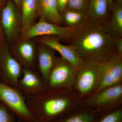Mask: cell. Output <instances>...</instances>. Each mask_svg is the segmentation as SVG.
Segmentation results:
<instances>
[{
    "label": "cell",
    "mask_w": 122,
    "mask_h": 122,
    "mask_svg": "<svg viewBox=\"0 0 122 122\" xmlns=\"http://www.w3.org/2000/svg\"><path fill=\"white\" fill-rule=\"evenodd\" d=\"M88 0H69L66 9L85 12Z\"/></svg>",
    "instance_id": "cell-23"
},
{
    "label": "cell",
    "mask_w": 122,
    "mask_h": 122,
    "mask_svg": "<svg viewBox=\"0 0 122 122\" xmlns=\"http://www.w3.org/2000/svg\"><path fill=\"white\" fill-rule=\"evenodd\" d=\"M62 89L48 88L25 96L27 107L36 122H53L68 114L69 100L60 92Z\"/></svg>",
    "instance_id": "cell-2"
},
{
    "label": "cell",
    "mask_w": 122,
    "mask_h": 122,
    "mask_svg": "<svg viewBox=\"0 0 122 122\" xmlns=\"http://www.w3.org/2000/svg\"><path fill=\"white\" fill-rule=\"evenodd\" d=\"M38 13L47 22L59 25L63 24L57 0H38Z\"/></svg>",
    "instance_id": "cell-15"
},
{
    "label": "cell",
    "mask_w": 122,
    "mask_h": 122,
    "mask_svg": "<svg viewBox=\"0 0 122 122\" xmlns=\"http://www.w3.org/2000/svg\"><path fill=\"white\" fill-rule=\"evenodd\" d=\"M109 3V7H110V10L111 12L112 13L113 11V7L114 1L113 0H107Z\"/></svg>",
    "instance_id": "cell-28"
},
{
    "label": "cell",
    "mask_w": 122,
    "mask_h": 122,
    "mask_svg": "<svg viewBox=\"0 0 122 122\" xmlns=\"http://www.w3.org/2000/svg\"><path fill=\"white\" fill-rule=\"evenodd\" d=\"M72 28L52 24L41 18L39 22L22 33L21 39L24 41L38 36H53L63 40Z\"/></svg>",
    "instance_id": "cell-9"
},
{
    "label": "cell",
    "mask_w": 122,
    "mask_h": 122,
    "mask_svg": "<svg viewBox=\"0 0 122 122\" xmlns=\"http://www.w3.org/2000/svg\"><path fill=\"white\" fill-rule=\"evenodd\" d=\"M1 75V71L0 67V76Z\"/></svg>",
    "instance_id": "cell-32"
},
{
    "label": "cell",
    "mask_w": 122,
    "mask_h": 122,
    "mask_svg": "<svg viewBox=\"0 0 122 122\" xmlns=\"http://www.w3.org/2000/svg\"><path fill=\"white\" fill-rule=\"evenodd\" d=\"M110 19L86 17L72 27L63 39L73 47L82 60L99 59L118 53L116 41L120 37L110 24Z\"/></svg>",
    "instance_id": "cell-1"
},
{
    "label": "cell",
    "mask_w": 122,
    "mask_h": 122,
    "mask_svg": "<svg viewBox=\"0 0 122 122\" xmlns=\"http://www.w3.org/2000/svg\"><path fill=\"white\" fill-rule=\"evenodd\" d=\"M0 102L23 122H36L26 105L25 98L17 88L0 81Z\"/></svg>",
    "instance_id": "cell-4"
},
{
    "label": "cell",
    "mask_w": 122,
    "mask_h": 122,
    "mask_svg": "<svg viewBox=\"0 0 122 122\" xmlns=\"http://www.w3.org/2000/svg\"><path fill=\"white\" fill-rule=\"evenodd\" d=\"M21 8V28L22 33L33 25L38 11V0H22Z\"/></svg>",
    "instance_id": "cell-16"
},
{
    "label": "cell",
    "mask_w": 122,
    "mask_h": 122,
    "mask_svg": "<svg viewBox=\"0 0 122 122\" xmlns=\"http://www.w3.org/2000/svg\"><path fill=\"white\" fill-rule=\"evenodd\" d=\"M112 13L111 26L119 36H122V4L116 1L114 2Z\"/></svg>",
    "instance_id": "cell-20"
},
{
    "label": "cell",
    "mask_w": 122,
    "mask_h": 122,
    "mask_svg": "<svg viewBox=\"0 0 122 122\" xmlns=\"http://www.w3.org/2000/svg\"><path fill=\"white\" fill-rule=\"evenodd\" d=\"M4 36H5L4 34L2 29L0 19V47L5 44L4 41Z\"/></svg>",
    "instance_id": "cell-26"
},
{
    "label": "cell",
    "mask_w": 122,
    "mask_h": 122,
    "mask_svg": "<svg viewBox=\"0 0 122 122\" xmlns=\"http://www.w3.org/2000/svg\"><path fill=\"white\" fill-rule=\"evenodd\" d=\"M97 61L98 81L95 93L119 83L122 78V57L118 54L108 55Z\"/></svg>",
    "instance_id": "cell-3"
},
{
    "label": "cell",
    "mask_w": 122,
    "mask_h": 122,
    "mask_svg": "<svg viewBox=\"0 0 122 122\" xmlns=\"http://www.w3.org/2000/svg\"><path fill=\"white\" fill-rule=\"evenodd\" d=\"M98 117V114L94 112L80 111L66 114L53 122H96Z\"/></svg>",
    "instance_id": "cell-18"
},
{
    "label": "cell",
    "mask_w": 122,
    "mask_h": 122,
    "mask_svg": "<svg viewBox=\"0 0 122 122\" xmlns=\"http://www.w3.org/2000/svg\"><path fill=\"white\" fill-rule=\"evenodd\" d=\"M122 97V86L120 84L105 88L95 93L87 100L86 106L106 108L117 102Z\"/></svg>",
    "instance_id": "cell-11"
},
{
    "label": "cell",
    "mask_w": 122,
    "mask_h": 122,
    "mask_svg": "<svg viewBox=\"0 0 122 122\" xmlns=\"http://www.w3.org/2000/svg\"><path fill=\"white\" fill-rule=\"evenodd\" d=\"M76 76V87L81 93H87L95 89L99 78L97 59L83 60L77 70Z\"/></svg>",
    "instance_id": "cell-7"
},
{
    "label": "cell",
    "mask_w": 122,
    "mask_h": 122,
    "mask_svg": "<svg viewBox=\"0 0 122 122\" xmlns=\"http://www.w3.org/2000/svg\"><path fill=\"white\" fill-rule=\"evenodd\" d=\"M15 2L18 8L20 9L21 8V4L22 0H13Z\"/></svg>",
    "instance_id": "cell-27"
},
{
    "label": "cell",
    "mask_w": 122,
    "mask_h": 122,
    "mask_svg": "<svg viewBox=\"0 0 122 122\" xmlns=\"http://www.w3.org/2000/svg\"><path fill=\"white\" fill-rule=\"evenodd\" d=\"M116 46L118 53L122 57V37L118 38L116 41Z\"/></svg>",
    "instance_id": "cell-25"
},
{
    "label": "cell",
    "mask_w": 122,
    "mask_h": 122,
    "mask_svg": "<svg viewBox=\"0 0 122 122\" xmlns=\"http://www.w3.org/2000/svg\"><path fill=\"white\" fill-rule=\"evenodd\" d=\"M0 67L2 82L18 89V82L22 75V67L13 56L5 44L0 47Z\"/></svg>",
    "instance_id": "cell-6"
},
{
    "label": "cell",
    "mask_w": 122,
    "mask_h": 122,
    "mask_svg": "<svg viewBox=\"0 0 122 122\" xmlns=\"http://www.w3.org/2000/svg\"><path fill=\"white\" fill-rule=\"evenodd\" d=\"M9 110L7 107L0 102V122H15V115Z\"/></svg>",
    "instance_id": "cell-22"
},
{
    "label": "cell",
    "mask_w": 122,
    "mask_h": 122,
    "mask_svg": "<svg viewBox=\"0 0 122 122\" xmlns=\"http://www.w3.org/2000/svg\"><path fill=\"white\" fill-rule=\"evenodd\" d=\"M11 54L23 68L35 70L36 61L35 48L32 43L28 40L22 41Z\"/></svg>",
    "instance_id": "cell-14"
},
{
    "label": "cell",
    "mask_w": 122,
    "mask_h": 122,
    "mask_svg": "<svg viewBox=\"0 0 122 122\" xmlns=\"http://www.w3.org/2000/svg\"><path fill=\"white\" fill-rule=\"evenodd\" d=\"M77 70L61 57H56L54 66L50 72L48 83V88L63 89L76 81Z\"/></svg>",
    "instance_id": "cell-5"
},
{
    "label": "cell",
    "mask_w": 122,
    "mask_h": 122,
    "mask_svg": "<svg viewBox=\"0 0 122 122\" xmlns=\"http://www.w3.org/2000/svg\"><path fill=\"white\" fill-rule=\"evenodd\" d=\"M17 122H23L22 121H21V120H20V119H18V120Z\"/></svg>",
    "instance_id": "cell-31"
},
{
    "label": "cell",
    "mask_w": 122,
    "mask_h": 122,
    "mask_svg": "<svg viewBox=\"0 0 122 122\" xmlns=\"http://www.w3.org/2000/svg\"><path fill=\"white\" fill-rule=\"evenodd\" d=\"M116 1L122 4V0H116Z\"/></svg>",
    "instance_id": "cell-30"
},
{
    "label": "cell",
    "mask_w": 122,
    "mask_h": 122,
    "mask_svg": "<svg viewBox=\"0 0 122 122\" xmlns=\"http://www.w3.org/2000/svg\"><path fill=\"white\" fill-rule=\"evenodd\" d=\"M96 122H122V109H117L107 113L98 119Z\"/></svg>",
    "instance_id": "cell-21"
},
{
    "label": "cell",
    "mask_w": 122,
    "mask_h": 122,
    "mask_svg": "<svg viewBox=\"0 0 122 122\" xmlns=\"http://www.w3.org/2000/svg\"><path fill=\"white\" fill-rule=\"evenodd\" d=\"M5 0H0V11L4 6L6 3Z\"/></svg>",
    "instance_id": "cell-29"
},
{
    "label": "cell",
    "mask_w": 122,
    "mask_h": 122,
    "mask_svg": "<svg viewBox=\"0 0 122 122\" xmlns=\"http://www.w3.org/2000/svg\"><path fill=\"white\" fill-rule=\"evenodd\" d=\"M110 10L107 0H88L85 13L88 16L99 20L110 19Z\"/></svg>",
    "instance_id": "cell-17"
},
{
    "label": "cell",
    "mask_w": 122,
    "mask_h": 122,
    "mask_svg": "<svg viewBox=\"0 0 122 122\" xmlns=\"http://www.w3.org/2000/svg\"><path fill=\"white\" fill-rule=\"evenodd\" d=\"M0 19L5 39L10 42L17 36L21 21L17 7L10 0L7 1L1 10Z\"/></svg>",
    "instance_id": "cell-8"
},
{
    "label": "cell",
    "mask_w": 122,
    "mask_h": 122,
    "mask_svg": "<svg viewBox=\"0 0 122 122\" xmlns=\"http://www.w3.org/2000/svg\"><path fill=\"white\" fill-rule=\"evenodd\" d=\"M58 10L61 14L62 13L66 8L69 0H57Z\"/></svg>",
    "instance_id": "cell-24"
},
{
    "label": "cell",
    "mask_w": 122,
    "mask_h": 122,
    "mask_svg": "<svg viewBox=\"0 0 122 122\" xmlns=\"http://www.w3.org/2000/svg\"><path fill=\"white\" fill-rule=\"evenodd\" d=\"M48 88L40 74L34 70L22 68V75L18 82V89L24 96L38 93Z\"/></svg>",
    "instance_id": "cell-12"
},
{
    "label": "cell",
    "mask_w": 122,
    "mask_h": 122,
    "mask_svg": "<svg viewBox=\"0 0 122 122\" xmlns=\"http://www.w3.org/2000/svg\"><path fill=\"white\" fill-rule=\"evenodd\" d=\"M62 23L65 26L74 27L77 26L86 17V15L83 11L66 9L61 14Z\"/></svg>",
    "instance_id": "cell-19"
},
{
    "label": "cell",
    "mask_w": 122,
    "mask_h": 122,
    "mask_svg": "<svg viewBox=\"0 0 122 122\" xmlns=\"http://www.w3.org/2000/svg\"><path fill=\"white\" fill-rule=\"evenodd\" d=\"M39 46L37 53L38 68L39 74L48 86V80L50 72L53 67L56 57L53 50L42 45Z\"/></svg>",
    "instance_id": "cell-13"
},
{
    "label": "cell",
    "mask_w": 122,
    "mask_h": 122,
    "mask_svg": "<svg viewBox=\"0 0 122 122\" xmlns=\"http://www.w3.org/2000/svg\"><path fill=\"white\" fill-rule=\"evenodd\" d=\"M59 39V38L55 36H46L39 38L38 41L42 45L58 52L62 58L77 70L81 65L83 60L79 57L72 46L61 44Z\"/></svg>",
    "instance_id": "cell-10"
}]
</instances>
